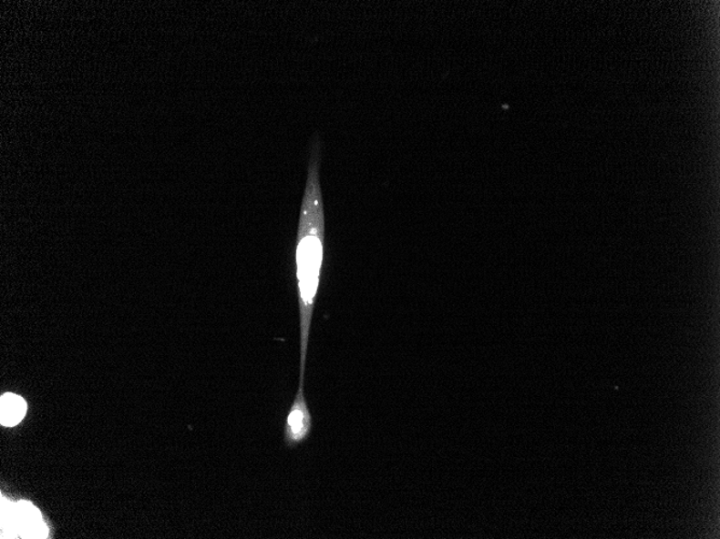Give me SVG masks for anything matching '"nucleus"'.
I'll return each instance as SVG.
<instances>
[{
  "mask_svg": "<svg viewBox=\"0 0 720 539\" xmlns=\"http://www.w3.org/2000/svg\"><path fill=\"white\" fill-rule=\"evenodd\" d=\"M324 236V206L320 183V154L310 166L303 209H301L298 246L297 276L300 310V383L304 386L306 355L313 311L318 284H320Z\"/></svg>",
  "mask_w": 720,
  "mask_h": 539,
  "instance_id": "f257e3e1",
  "label": "nucleus"
},
{
  "mask_svg": "<svg viewBox=\"0 0 720 539\" xmlns=\"http://www.w3.org/2000/svg\"><path fill=\"white\" fill-rule=\"evenodd\" d=\"M312 428L313 419L305 400L303 386H299L291 410L287 413L284 428L285 445L292 449L301 445L310 437Z\"/></svg>",
  "mask_w": 720,
  "mask_h": 539,
  "instance_id": "f03ea898",
  "label": "nucleus"
},
{
  "mask_svg": "<svg viewBox=\"0 0 720 539\" xmlns=\"http://www.w3.org/2000/svg\"><path fill=\"white\" fill-rule=\"evenodd\" d=\"M16 530L23 538H46L48 529L44 524L38 509L28 502L15 505Z\"/></svg>",
  "mask_w": 720,
  "mask_h": 539,
  "instance_id": "7ed1b4c3",
  "label": "nucleus"
},
{
  "mask_svg": "<svg viewBox=\"0 0 720 539\" xmlns=\"http://www.w3.org/2000/svg\"><path fill=\"white\" fill-rule=\"evenodd\" d=\"M27 412L26 402L19 395L5 393L0 400V423L15 426L25 419Z\"/></svg>",
  "mask_w": 720,
  "mask_h": 539,
  "instance_id": "20e7f679",
  "label": "nucleus"
}]
</instances>
